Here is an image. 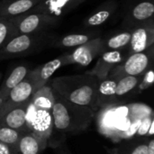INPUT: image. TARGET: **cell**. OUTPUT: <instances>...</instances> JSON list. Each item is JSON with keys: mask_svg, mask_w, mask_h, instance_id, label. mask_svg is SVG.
<instances>
[{"mask_svg": "<svg viewBox=\"0 0 154 154\" xmlns=\"http://www.w3.org/2000/svg\"><path fill=\"white\" fill-rule=\"evenodd\" d=\"M99 80L87 73L57 77L48 83L51 88L64 99L97 112V91Z\"/></svg>", "mask_w": 154, "mask_h": 154, "instance_id": "cell-1", "label": "cell"}, {"mask_svg": "<svg viewBox=\"0 0 154 154\" xmlns=\"http://www.w3.org/2000/svg\"><path fill=\"white\" fill-rule=\"evenodd\" d=\"M54 97L55 101L51 109L54 131L60 134H79L89 126L96 116L93 109L73 104L55 91Z\"/></svg>", "mask_w": 154, "mask_h": 154, "instance_id": "cell-2", "label": "cell"}, {"mask_svg": "<svg viewBox=\"0 0 154 154\" xmlns=\"http://www.w3.org/2000/svg\"><path fill=\"white\" fill-rule=\"evenodd\" d=\"M57 38L55 34L48 31L14 36L0 49V59L23 57L40 51L44 48L52 47Z\"/></svg>", "mask_w": 154, "mask_h": 154, "instance_id": "cell-3", "label": "cell"}, {"mask_svg": "<svg viewBox=\"0 0 154 154\" xmlns=\"http://www.w3.org/2000/svg\"><path fill=\"white\" fill-rule=\"evenodd\" d=\"M124 107L119 106V104L111 105L98 109L96 113L97 128L99 132L112 139H120L122 134L126 131L124 125L129 120L128 110L123 111Z\"/></svg>", "mask_w": 154, "mask_h": 154, "instance_id": "cell-4", "label": "cell"}, {"mask_svg": "<svg viewBox=\"0 0 154 154\" xmlns=\"http://www.w3.org/2000/svg\"><path fill=\"white\" fill-rule=\"evenodd\" d=\"M154 58V44L146 51L126 55L125 59L110 72V78L118 80L125 76H143L152 67Z\"/></svg>", "mask_w": 154, "mask_h": 154, "instance_id": "cell-5", "label": "cell"}, {"mask_svg": "<svg viewBox=\"0 0 154 154\" xmlns=\"http://www.w3.org/2000/svg\"><path fill=\"white\" fill-rule=\"evenodd\" d=\"M59 18L42 13L27 12L13 17L14 36L26 33L46 32L58 24Z\"/></svg>", "mask_w": 154, "mask_h": 154, "instance_id": "cell-6", "label": "cell"}, {"mask_svg": "<svg viewBox=\"0 0 154 154\" xmlns=\"http://www.w3.org/2000/svg\"><path fill=\"white\" fill-rule=\"evenodd\" d=\"M103 37L95 38L85 44L74 48L71 52H67L69 65L78 64L80 66H88L92 60L104 52Z\"/></svg>", "mask_w": 154, "mask_h": 154, "instance_id": "cell-7", "label": "cell"}, {"mask_svg": "<svg viewBox=\"0 0 154 154\" xmlns=\"http://www.w3.org/2000/svg\"><path fill=\"white\" fill-rule=\"evenodd\" d=\"M69 65L67 52L59 56L58 58L51 60L42 65L36 67L30 70L27 74V79L32 82L35 89L45 86L50 81L52 75L60 68Z\"/></svg>", "mask_w": 154, "mask_h": 154, "instance_id": "cell-8", "label": "cell"}, {"mask_svg": "<svg viewBox=\"0 0 154 154\" xmlns=\"http://www.w3.org/2000/svg\"><path fill=\"white\" fill-rule=\"evenodd\" d=\"M154 44V20L141 23L131 29L127 55L146 51Z\"/></svg>", "mask_w": 154, "mask_h": 154, "instance_id": "cell-9", "label": "cell"}, {"mask_svg": "<svg viewBox=\"0 0 154 154\" xmlns=\"http://www.w3.org/2000/svg\"><path fill=\"white\" fill-rule=\"evenodd\" d=\"M125 57L123 51H105L98 56L95 66L85 73L96 77L98 80L105 79L109 76L112 69L120 64Z\"/></svg>", "mask_w": 154, "mask_h": 154, "instance_id": "cell-10", "label": "cell"}, {"mask_svg": "<svg viewBox=\"0 0 154 154\" xmlns=\"http://www.w3.org/2000/svg\"><path fill=\"white\" fill-rule=\"evenodd\" d=\"M87 0H42L29 12L47 14L56 18L67 14Z\"/></svg>", "mask_w": 154, "mask_h": 154, "instance_id": "cell-11", "label": "cell"}, {"mask_svg": "<svg viewBox=\"0 0 154 154\" xmlns=\"http://www.w3.org/2000/svg\"><path fill=\"white\" fill-rule=\"evenodd\" d=\"M30 104L31 102L0 111V125L18 132L29 129L27 126V109Z\"/></svg>", "mask_w": 154, "mask_h": 154, "instance_id": "cell-12", "label": "cell"}, {"mask_svg": "<svg viewBox=\"0 0 154 154\" xmlns=\"http://www.w3.org/2000/svg\"><path fill=\"white\" fill-rule=\"evenodd\" d=\"M35 91V88L26 77L9 92L5 99L0 105V111L6 110L25 103H30Z\"/></svg>", "mask_w": 154, "mask_h": 154, "instance_id": "cell-13", "label": "cell"}, {"mask_svg": "<svg viewBox=\"0 0 154 154\" xmlns=\"http://www.w3.org/2000/svg\"><path fill=\"white\" fill-rule=\"evenodd\" d=\"M46 146V143L27 129L21 132L16 143L10 146V152L11 154H40Z\"/></svg>", "mask_w": 154, "mask_h": 154, "instance_id": "cell-14", "label": "cell"}, {"mask_svg": "<svg viewBox=\"0 0 154 154\" xmlns=\"http://www.w3.org/2000/svg\"><path fill=\"white\" fill-rule=\"evenodd\" d=\"M153 0H143L130 9L125 19V23L129 29H132L136 25L153 20Z\"/></svg>", "mask_w": 154, "mask_h": 154, "instance_id": "cell-15", "label": "cell"}, {"mask_svg": "<svg viewBox=\"0 0 154 154\" xmlns=\"http://www.w3.org/2000/svg\"><path fill=\"white\" fill-rule=\"evenodd\" d=\"M29 129L40 140L47 143L53 132L51 112L37 109L35 116L32 121V125L29 126Z\"/></svg>", "mask_w": 154, "mask_h": 154, "instance_id": "cell-16", "label": "cell"}, {"mask_svg": "<svg viewBox=\"0 0 154 154\" xmlns=\"http://www.w3.org/2000/svg\"><path fill=\"white\" fill-rule=\"evenodd\" d=\"M118 4L115 0H109L99 5L83 22L86 28H97L106 23L116 12Z\"/></svg>", "mask_w": 154, "mask_h": 154, "instance_id": "cell-17", "label": "cell"}, {"mask_svg": "<svg viewBox=\"0 0 154 154\" xmlns=\"http://www.w3.org/2000/svg\"><path fill=\"white\" fill-rule=\"evenodd\" d=\"M42 0H2L0 1V16L13 18L32 10Z\"/></svg>", "mask_w": 154, "mask_h": 154, "instance_id": "cell-18", "label": "cell"}, {"mask_svg": "<svg viewBox=\"0 0 154 154\" xmlns=\"http://www.w3.org/2000/svg\"><path fill=\"white\" fill-rule=\"evenodd\" d=\"M116 83L117 80L110 77L99 80L97 91V104L98 109L111 105L119 104V101L116 97Z\"/></svg>", "mask_w": 154, "mask_h": 154, "instance_id": "cell-19", "label": "cell"}, {"mask_svg": "<svg viewBox=\"0 0 154 154\" xmlns=\"http://www.w3.org/2000/svg\"><path fill=\"white\" fill-rule=\"evenodd\" d=\"M98 32H81V33H70L66 34L60 38H57L54 42L52 47L54 48H76L86 42L99 37Z\"/></svg>", "mask_w": 154, "mask_h": 154, "instance_id": "cell-20", "label": "cell"}, {"mask_svg": "<svg viewBox=\"0 0 154 154\" xmlns=\"http://www.w3.org/2000/svg\"><path fill=\"white\" fill-rule=\"evenodd\" d=\"M29 71L30 70L27 66L19 65L10 72L0 85V105L5 99L9 92L26 78Z\"/></svg>", "mask_w": 154, "mask_h": 154, "instance_id": "cell-21", "label": "cell"}, {"mask_svg": "<svg viewBox=\"0 0 154 154\" xmlns=\"http://www.w3.org/2000/svg\"><path fill=\"white\" fill-rule=\"evenodd\" d=\"M54 101V91L50 84H46L33 93L31 99V104H32L36 109L51 112Z\"/></svg>", "mask_w": 154, "mask_h": 154, "instance_id": "cell-22", "label": "cell"}, {"mask_svg": "<svg viewBox=\"0 0 154 154\" xmlns=\"http://www.w3.org/2000/svg\"><path fill=\"white\" fill-rule=\"evenodd\" d=\"M131 37V29L116 32L107 38H103L105 51H125L128 48Z\"/></svg>", "mask_w": 154, "mask_h": 154, "instance_id": "cell-23", "label": "cell"}, {"mask_svg": "<svg viewBox=\"0 0 154 154\" xmlns=\"http://www.w3.org/2000/svg\"><path fill=\"white\" fill-rule=\"evenodd\" d=\"M141 77H134V76H125L117 80L116 83V97L119 99L122 97H125V96L129 95L130 93H133L136 90L141 79Z\"/></svg>", "mask_w": 154, "mask_h": 154, "instance_id": "cell-24", "label": "cell"}, {"mask_svg": "<svg viewBox=\"0 0 154 154\" xmlns=\"http://www.w3.org/2000/svg\"><path fill=\"white\" fill-rule=\"evenodd\" d=\"M147 141H132L125 143L114 148L110 154H147Z\"/></svg>", "mask_w": 154, "mask_h": 154, "instance_id": "cell-25", "label": "cell"}, {"mask_svg": "<svg viewBox=\"0 0 154 154\" xmlns=\"http://www.w3.org/2000/svg\"><path fill=\"white\" fill-rule=\"evenodd\" d=\"M14 37L13 18L0 16V49Z\"/></svg>", "mask_w": 154, "mask_h": 154, "instance_id": "cell-26", "label": "cell"}, {"mask_svg": "<svg viewBox=\"0 0 154 154\" xmlns=\"http://www.w3.org/2000/svg\"><path fill=\"white\" fill-rule=\"evenodd\" d=\"M20 134L21 132L0 125V143H5L10 147L16 143Z\"/></svg>", "mask_w": 154, "mask_h": 154, "instance_id": "cell-27", "label": "cell"}, {"mask_svg": "<svg viewBox=\"0 0 154 154\" xmlns=\"http://www.w3.org/2000/svg\"><path fill=\"white\" fill-rule=\"evenodd\" d=\"M153 116L146 117L141 122L140 127L136 133V135L140 137H152L153 135Z\"/></svg>", "mask_w": 154, "mask_h": 154, "instance_id": "cell-28", "label": "cell"}, {"mask_svg": "<svg viewBox=\"0 0 154 154\" xmlns=\"http://www.w3.org/2000/svg\"><path fill=\"white\" fill-rule=\"evenodd\" d=\"M154 80V74L153 70H152V67L150 68L142 77L141 81L136 88L137 93H141L143 90H146L148 88H150L152 84H153Z\"/></svg>", "mask_w": 154, "mask_h": 154, "instance_id": "cell-29", "label": "cell"}, {"mask_svg": "<svg viewBox=\"0 0 154 154\" xmlns=\"http://www.w3.org/2000/svg\"><path fill=\"white\" fill-rule=\"evenodd\" d=\"M147 154H154V139L152 137L147 141Z\"/></svg>", "mask_w": 154, "mask_h": 154, "instance_id": "cell-30", "label": "cell"}, {"mask_svg": "<svg viewBox=\"0 0 154 154\" xmlns=\"http://www.w3.org/2000/svg\"><path fill=\"white\" fill-rule=\"evenodd\" d=\"M0 154H11L10 147L5 143H0Z\"/></svg>", "mask_w": 154, "mask_h": 154, "instance_id": "cell-31", "label": "cell"}, {"mask_svg": "<svg viewBox=\"0 0 154 154\" xmlns=\"http://www.w3.org/2000/svg\"><path fill=\"white\" fill-rule=\"evenodd\" d=\"M59 154H70L69 152V151L67 152L66 150H64V151H62V152H59Z\"/></svg>", "mask_w": 154, "mask_h": 154, "instance_id": "cell-32", "label": "cell"}, {"mask_svg": "<svg viewBox=\"0 0 154 154\" xmlns=\"http://www.w3.org/2000/svg\"><path fill=\"white\" fill-rule=\"evenodd\" d=\"M2 78H3V74L0 72V85H1V80H2Z\"/></svg>", "mask_w": 154, "mask_h": 154, "instance_id": "cell-33", "label": "cell"}]
</instances>
